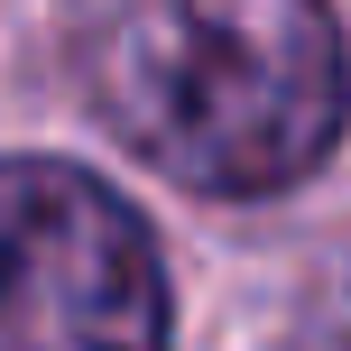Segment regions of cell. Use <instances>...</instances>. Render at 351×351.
Returning <instances> with one entry per match:
<instances>
[{
  "mask_svg": "<svg viewBox=\"0 0 351 351\" xmlns=\"http://www.w3.org/2000/svg\"><path fill=\"white\" fill-rule=\"evenodd\" d=\"M84 93L130 158L213 204H268L342 148L333 0H84Z\"/></svg>",
  "mask_w": 351,
  "mask_h": 351,
  "instance_id": "cell-1",
  "label": "cell"
},
{
  "mask_svg": "<svg viewBox=\"0 0 351 351\" xmlns=\"http://www.w3.org/2000/svg\"><path fill=\"white\" fill-rule=\"evenodd\" d=\"M176 296L148 222L65 158L10 167L0 351H167Z\"/></svg>",
  "mask_w": 351,
  "mask_h": 351,
  "instance_id": "cell-2",
  "label": "cell"
}]
</instances>
